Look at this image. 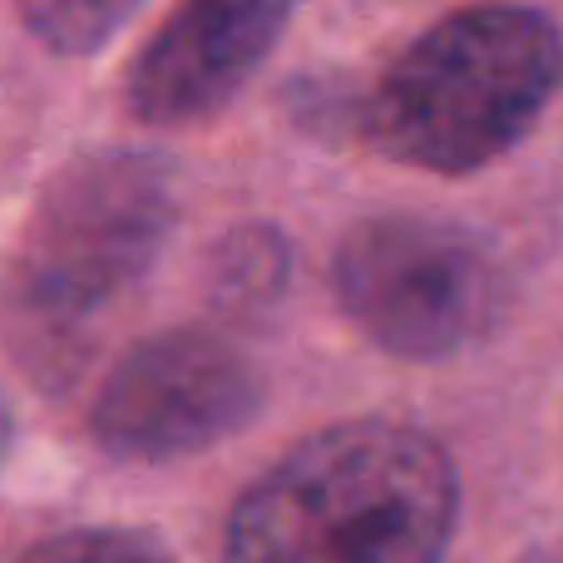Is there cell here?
I'll return each mask as SVG.
<instances>
[{
	"instance_id": "cell-1",
	"label": "cell",
	"mask_w": 563,
	"mask_h": 563,
	"mask_svg": "<svg viewBox=\"0 0 563 563\" xmlns=\"http://www.w3.org/2000/svg\"><path fill=\"white\" fill-rule=\"evenodd\" d=\"M460 475L435 435L351 420L307 435L238 495L223 563H445Z\"/></svg>"
},
{
	"instance_id": "cell-2",
	"label": "cell",
	"mask_w": 563,
	"mask_h": 563,
	"mask_svg": "<svg viewBox=\"0 0 563 563\" xmlns=\"http://www.w3.org/2000/svg\"><path fill=\"white\" fill-rule=\"evenodd\" d=\"M563 89V30L544 10L475 5L416 35L361 104V134L426 174L505 158Z\"/></svg>"
},
{
	"instance_id": "cell-3",
	"label": "cell",
	"mask_w": 563,
	"mask_h": 563,
	"mask_svg": "<svg viewBox=\"0 0 563 563\" xmlns=\"http://www.w3.org/2000/svg\"><path fill=\"white\" fill-rule=\"evenodd\" d=\"M331 287L380 351L445 361L499 327L509 282L479 233L426 213L356 223L336 247Z\"/></svg>"
},
{
	"instance_id": "cell-4",
	"label": "cell",
	"mask_w": 563,
	"mask_h": 563,
	"mask_svg": "<svg viewBox=\"0 0 563 563\" xmlns=\"http://www.w3.org/2000/svg\"><path fill=\"white\" fill-rule=\"evenodd\" d=\"M174 174L154 154H95L45 188L15 253V297L35 317L85 321L164 253Z\"/></svg>"
},
{
	"instance_id": "cell-5",
	"label": "cell",
	"mask_w": 563,
	"mask_h": 563,
	"mask_svg": "<svg viewBox=\"0 0 563 563\" xmlns=\"http://www.w3.org/2000/svg\"><path fill=\"white\" fill-rule=\"evenodd\" d=\"M267 400L257 366L213 331L148 336L109 371L89 430L99 450L134 465L184 460L253 426Z\"/></svg>"
},
{
	"instance_id": "cell-6",
	"label": "cell",
	"mask_w": 563,
	"mask_h": 563,
	"mask_svg": "<svg viewBox=\"0 0 563 563\" xmlns=\"http://www.w3.org/2000/svg\"><path fill=\"white\" fill-rule=\"evenodd\" d=\"M291 5H184L129 69V109L144 124H203L273 55Z\"/></svg>"
},
{
	"instance_id": "cell-7",
	"label": "cell",
	"mask_w": 563,
	"mask_h": 563,
	"mask_svg": "<svg viewBox=\"0 0 563 563\" xmlns=\"http://www.w3.org/2000/svg\"><path fill=\"white\" fill-rule=\"evenodd\" d=\"M287 282V243L277 233H233L218 247V267H213V287L223 301H273Z\"/></svg>"
},
{
	"instance_id": "cell-8",
	"label": "cell",
	"mask_w": 563,
	"mask_h": 563,
	"mask_svg": "<svg viewBox=\"0 0 563 563\" xmlns=\"http://www.w3.org/2000/svg\"><path fill=\"white\" fill-rule=\"evenodd\" d=\"M134 5H99V0H55V5H25L20 20L45 40L55 55H89L114 35Z\"/></svg>"
},
{
	"instance_id": "cell-9",
	"label": "cell",
	"mask_w": 563,
	"mask_h": 563,
	"mask_svg": "<svg viewBox=\"0 0 563 563\" xmlns=\"http://www.w3.org/2000/svg\"><path fill=\"white\" fill-rule=\"evenodd\" d=\"M20 563H168L164 554H154L148 544L114 529H69L55 534L45 544H35Z\"/></svg>"
},
{
	"instance_id": "cell-10",
	"label": "cell",
	"mask_w": 563,
	"mask_h": 563,
	"mask_svg": "<svg viewBox=\"0 0 563 563\" xmlns=\"http://www.w3.org/2000/svg\"><path fill=\"white\" fill-rule=\"evenodd\" d=\"M10 440H15V426H10V410L0 400V470H5V455H10Z\"/></svg>"
},
{
	"instance_id": "cell-11",
	"label": "cell",
	"mask_w": 563,
	"mask_h": 563,
	"mask_svg": "<svg viewBox=\"0 0 563 563\" xmlns=\"http://www.w3.org/2000/svg\"><path fill=\"white\" fill-rule=\"evenodd\" d=\"M519 563H563V549H539V554H529Z\"/></svg>"
}]
</instances>
